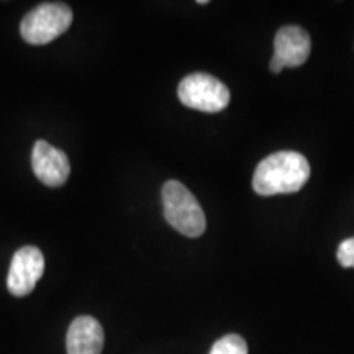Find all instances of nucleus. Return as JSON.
Returning <instances> with one entry per match:
<instances>
[{
  "label": "nucleus",
  "mask_w": 354,
  "mask_h": 354,
  "mask_svg": "<svg viewBox=\"0 0 354 354\" xmlns=\"http://www.w3.org/2000/svg\"><path fill=\"white\" fill-rule=\"evenodd\" d=\"M165 218L184 236L198 238L207 227L205 214L192 192L179 180H167L162 187Z\"/></svg>",
  "instance_id": "obj_2"
},
{
  "label": "nucleus",
  "mask_w": 354,
  "mask_h": 354,
  "mask_svg": "<svg viewBox=\"0 0 354 354\" xmlns=\"http://www.w3.org/2000/svg\"><path fill=\"white\" fill-rule=\"evenodd\" d=\"M336 258L343 268H354V238H348V240L339 243Z\"/></svg>",
  "instance_id": "obj_10"
},
{
  "label": "nucleus",
  "mask_w": 354,
  "mask_h": 354,
  "mask_svg": "<svg viewBox=\"0 0 354 354\" xmlns=\"http://www.w3.org/2000/svg\"><path fill=\"white\" fill-rule=\"evenodd\" d=\"M310 165L295 151H279L259 162L254 171L253 189L263 197L294 194L307 184Z\"/></svg>",
  "instance_id": "obj_1"
},
{
  "label": "nucleus",
  "mask_w": 354,
  "mask_h": 354,
  "mask_svg": "<svg viewBox=\"0 0 354 354\" xmlns=\"http://www.w3.org/2000/svg\"><path fill=\"white\" fill-rule=\"evenodd\" d=\"M104 328L94 317H77L71 323L66 338L68 354H102Z\"/></svg>",
  "instance_id": "obj_8"
},
{
  "label": "nucleus",
  "mask_w": 354,
  "mask_h": 354,
  "mask_svg": "<svg viewBox=\"0 0 354 354\" xmlns=\"http://www.w3.org/2000/svg\"><path fill=\"white\" fill-rule=\"evenodd\" d=\"M73 24V10L61 2H46L35 7L20 24L21 38L26 43L41 46L61 37Z\"/></svg>",
  "instance_id": "obj_3"
},
{
  "label": "nucleus",
  "mask_w": 354,
  "mask_h": 354,
  "mask_svg": "<svg viewBox=\"0 0 354 354\" xmlns=\"http://www.w3.org/2000/svg\"><path fill=\"white\" fill-rule=\"evenodd\" d=\"M32 167L35 176L50 187L66 184L71 172L68 156L44 140H38L33 146Z\"/></svg>",
  "instance_id": "obj_7"
},
{
  "label": "nucleus",
  "mask_w": 354,
  "mask_h": 354,
  "mask_svg": "<svg viewBox=\"0 0 354 354\" xmlns=\"http://www.w3.org/2000/svg\"><path fill=\"white\" fill-rule=\"evenodd\" d=\"M210 354H248V344L240 335H227L215 342Z\"/></svg>",
  "instance_id": "obj_9"
},
{
  "label": "nucleus",
  "mask_w": 354,
  "mask_h": 354,
  "mask_svg": "<svg viewBox=\"0 0 354 354\" xmlns=\"http://www.w3.org/2000/svg\"><path fill=\"white\" fill-rule=\"evenodd\" d=\"M312 51V41L308 33L300 26H284L274 38V56L271 71L279 74L284 68H299L308 59Z\"/></svg>",
  "instance_id": "obj_6"
},
{
  "label": "nucleus",
  "mask_w": 354,
  "mask_h": 354,
  "mask_svg": "<svg viewBox=\"0 0 354 354\" xmlns=\"http://www.w3.org/2000/svg\"><path fill=\"white\" fill-rule=\"evenodd\" d=\"M44 271V256L37 246H24L13 254L7 276V289L15 297L32 294Z\"/></svg>",
  "instance_id": "obj_5"
},
{
  "label": "nucleus",
  "mask_w": 354,
  "mask_h": 354,
  "mask_svg": "<svg viewBox=\"0 0 354 354\" xmlns=\"http://www.w3.org/2000/svg\"><path fill=\"white\" fill-rule=\"evenodd\" d=\"M177 95L185 107L207 113L221 112L230 104L228 87L205 73H194L184 77L177 88Z\"/></svg>",
  "instance_id": "obj_4"
}]
</instances>
